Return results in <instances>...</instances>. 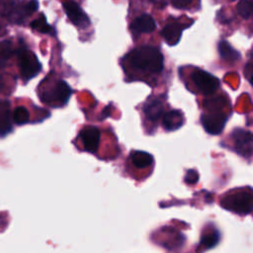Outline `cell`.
<instances>
[{
  "label": "cell",
  "mask_w": 253,
  "mask_h": 253,
  "mask_svg": "<svg viewBox=\"0 0 253 253\" xmlns=\"http://www.w3.org/2000/svg\"><path fill=\"white\" fill-rule=\"evenodd\" d=\"M25 7H26V10H27V13L30 15V14H32V13H34L35 11L38 10L39 3H38L37 0H31V1H29V2L25 5Z\"/></svg>",
  "instance_id": "603a6c76"
},
{
  "label": "cell",
  "mask_w": 253,
  "mask_h": 253,
  "mask_svg": "<svg viewBox=\"0 0 253 253\" xmlns=\"http://www.w3.org/2000/svg\"><path fill=\"white\" fill-rule=\"evenodd\" d=\"M129 64L144 74H158L164 67V57L159 48L151 45L139 46L128 54Z\"/></svg>",
  "instance_id": "6da1fadb"
},
{
  "label": "cell",
  "mask_w": 253,
  "mask_h": 253,
  "mask_svg": "<svg viewBox=\"0 0 253 253\" xmlns=\"http://www.w3.org/2000/svg\"><path fill=\"white\" fill-rule=\"evenodd\" d=\"M184 115L180 110H171L164 114L162 126L167 131L179 129L184 125Z\"/></svg>",
  "instance_id": "8fae6325"
},
{
  "label": "cell",
  "mask_w": 253,
  "mask_h": 253,
  "mask_svg": "<svg viewBox=\"0 0 253 253\" xmlns=\"http://www.w3.org/2000/svg\"><path fill=\"white\" fill-rule=\"evenodd\" d=\"M78 137L81 140L85 151L95 153L98 150L101 139V131L98 127L93 126H85L79 131Z\"/></svg>",
  "instance_id": "ba28073f"
},
{
  "label": "cell",
  "mask_w": 253,
  "mask_h": 253,
  "mask_svg": "<svg viewBox=\"0 0 253 253\" xmlns=\"http://www.w3.org/2000/svg\"><path fill=\"white\" fill-rule=\"evenodd\" d=\"M12 119H13V122L15 124L24 125V124H27L30 121V113L25 107L20 106V107H17L14 110L13 115H12Z\"/></svg>",
  "instance_id": "ac0fdd59"
},
{
  "label": "cell",
  "mask_w": 253,
  "mask_h": 253,
  "mask_svg": "<svg viewBox=\"0 0 253 253\" xmlns=\"http://www.w3.org/2000/svg\"><path fill=\"white\" fill-rule=\"evenodd\" d=\"M234 151L244 157H250L252 153V133L249 130L236 127L231 132Z\"/></svg>",
  "instance_id": "52a82bcc"
},
{
  "label": "cell",
  "mask_w": 253,
  "mask_h": 253,
  "mask_svg": "<svg viewBox=\"0 0 253 253\" xmlns=\"http://www.w3.org/2000/svg\"><path fill=\"white\" fill-rule=\"evenodd\" d=\"M190 76L195 87L203 95L213 94L220 85L217 77L201 68H195Z\"/></svg>",
  "instance_id": "3957f363"
},
{
  "label": "cell",
  "mask_w": 253,
  "mask_h": 253,
  "mask_svg": "<svg viewBox=\"0 0 253 253\" xmlns=\"http://www.w3.org/2000/svg\"><path fill=\"white\" fill-rule=\"evenodd\" d=\"M31 27L34 30H36L40 33H42V34H50L52 31V28L47 24L45 17L43 15H41L38 19L34 20L31 23Z\"/></svg>",
  "instance_id": "ffe728a7"
},
{
  "label": "cell",
  "mask_w": 253,
  "mask_h": 253,
  "mask_svg": "<svg viewBox=\"0 0 253 253\" xmlns=\"http://www.w3.org/2000/svg\"><path fill=\"white\" fill-rule=\"evenodd\" d=\"M11 130L10 104L8 101L0 100V135H6Z\"/></svg>",
  "instance_id": "5bb4252c"
},
{
  "label": "cell",
  "mask_w": 253,
  "mask_h": 253,
  "mask_svg": "<svg viewBox=\"0 0 253 253\" xmlns=\"http://www.w3.org/2000/svg\"><path fill=\"white\" fill-rule=\"evenodd\" d=\"M215 112L209 111V113H204L201 116V124L204 129L210 134L217 135L219 134L227 122V115L214 110Z\"/></svg>",
  "instance_id": "8992f818"
},
{
  "label": "cell",
  "mask_w": 253,
  "mask_h": 253,
  "mask_svg": "<svg viewBox=\"0 0 253 253\" xmlns=\"http://www.w3.org/2000/svg\"><path fill=\"white\" fill-rule=\"evenodd\" d=\"M13 53L12 43L9 41L0 42V68H3Z\"/></svg>",
  "instance_id": "d6986e66"
},
{
  "label": "cell",
  "mask_w": 253,
  "mask_h": 253,
  "mask_svg": "<svg viewBox=\"0 0 253 253\" xmlns=\"http://www.w3.org/2000/svg\"><path fill=\"white\" fill-rule=\"evenodd\" d=\"M156 24L153 18L147 14L141 15L136 18L130 26L132 33L134 34H142V33H151L155 30Z\"/></svg>",
  "instance_id": "7c38bea8"
},
{
  "label": "cell",
  "mask_w": 253,
  "mask_h": 253,
  "mask_svg": "<svg viewBox=\"0 0 253 253\" xmlns=\"http://www.w3.org/2000/svg\"><path fill=\"white\" fill-rule=\"evenodd\" d=\"M236 10H237L238 14L242 18L248 19L251 16V13H252L251 2L249 0H241V1H239L238 4L236 5Z\"/></svg>",
  "instance_id": "44dd1931"
},
{
  "label": "cell",
  "mask_w": 253,
  "mask_h": 253,
  "mask_svg": "<svg viewBox=\"0 0 253 253\" xmlns=\"http://www.w3.org/2000/svg\"><path fill=\"white\" fill-rule=\"evenodd\" d=\"M63 8L69 20L79 28H86L89 26L90 21L88 16L84 13L81 7L74 1H66L63 3Z\"/></svg>",
  "instance_id": "9c48e42d"
},
{
  "label": "cell",
  "mask_w": 253,
  "mask_h": 253,
  "mask_svg": "<svg viewBox=\"0 0 253 253\" xmlns=\"http://www.w3.org/2000/svg\"><path fill=\"white\" fill-rule=\"evenodd\" d=\"M199 173L194 170V169H189L185 175V178H184V181L186 184L188 185H194L198 182L199 180Z\"/></svg>",
  "instance_id": "7402d4cb"
},
{
  "label": "cell",
  "mask_w": 253,
  "mask_h": 253,
  "mask_svg": "<svg viewBox=\"0 0 253 253\" xmlns=\"http://www.w3.org/2000/svg\"><path fill=\"white\" fill-rule=\"evenodd\" d=\"M220 239V234L216 229H213L211 232H208L204 235H202L200 244L205 247V249H211L214 247Z\"/></svg>",
  "instance_id": "e0dca14e"
},
{
  "label": "cell",
  "mask_w": 253,
  "mask_h": 253,
  "mask_svg": "<svg viewBox=\"0 0 253 253\" xmlns=\"http://www.w3.org/2000/svg\"><path fill=\"white\" fill-rule=\"evenodd\" d=\"M220 206L238 214H248L252 211V195L250 192L245 191L232 193L221 200Z\"/></svg>",
  "instance_id": "7a4b0ae2"
},
{
  "label": "cell",
  "mask_w": 253,
  "mask_h": 253,
  "mask_svg": "<svg viewBox=\"0 0 253 253\" xmlns=\"http://www.w3.org/2000/svg\"><path fill=\"white\" fill-rule=\"evenodd\" d=\"M19 67L22 77L29 80L40 73L42 64L33 51L22 49L19 53Z\"/></svg>",
  "instance_id": "5b68a950"
},
{
  "label": "cell",
  "mask_w": 253,
  "mask_h": 253,
  "mask_svg": "<svg viewBox=\"0 0 253 253\" xmlns=\"http://www.w3.org/2000/svg\"><path fill=\"white\" fill-rule=\"evenodd\" d=\"M194 0H173V5L177 8H186L188 7Z\"/></svg>",
  "instance_id": "cb8c5ba5"
},
{
  "label": "cell",
  "mask_w": 253,
  "mask_h": 253,
  "mask_svg": "<svg viewBox=\"0 0 253 253\" xmlns=\"http://www.w3.org/2000/svg\"><path fill=\"white\" fill-rule=\"evenodd\" d=\"M219 56L229 62H234L240 59V53L234 49L226 41H220L217 45Z\"/></svg>",
  "instance_id": "2e32d148"
},
{
  "label": "cell",
  "mask_w": 253,
  "mask_h": 253,
  "mask_svg": "<svg viewBox=\"0 0 253 253\" xmlns=\"http://www.w3.org/2000/svg\"><path fill=\"white\" fill-rule=\"evenodd\" d=\"M4 85H5V82H4V78L2 77V75H0V92L3 90V88H4Z\"/></svg>",
  "instance_id": "d4e9b609"
},
{
  "label": "cell",
  "mask_w": 253,
  "mask_h": 253,
  "mask_svg": "<svg viewBox=\"0 0 253 253\" xmlns=\"http://www.w3.org/2000/svg\"><path fill=\"white\" fill-rule=\"evenodd\" d=\"M71 94L72 90L67 82L64 80H57L50 90L43 92L41 95V99L45 104L52 106V103H55L54 107H59L68 102Z\"/></svg>",
  "instance_id": "277c9868"
},
{
  "label": "cell",
  "mask_w": 253,
  "mask_h": 253,
  "mask_svg": "<svg viewBox=\"0 0 253 253\" xmlns=\"http://www.w3.org/2000/svg\"><path fill=\"white\" fill-rule=\"evenodd\" d=\"M183 27L177 23H171L164 27L161 32V35L165 42L169 45H175L179 42L182 35Z\"/></svg>",
  "instance_id": "4fadbf2b"
},
{
  "label": "cell",
  "mask_w": 253,
  "mask_h": 253,
  "mask_svg": "<svg viewBox=\"0 0 253 253\" xmlns=\"http://www.w3.org/2000/svg\"><path fill=\"white\" fill-rule=\"evenodd\" d=\"M163 109V104L158 98L149 97L142 107V112L147 120L155 123L160 119Z\"/></svg>",
  "instance_id": "30bf717a"
},
{
  "label": "cell",
  "mask_w": 253,
  "mask_h": 253,
  "mask_svg": "<svg viewBox=\"0 0 253 253\" xmlns=\"http://www.w3.org/2000/svg\"><path fill=\"white\" fill-rule=\"evenodd\" d=\"M129 158L131 163L136 168H146L153 164V156L145 151L141 150H133L129 154Z\"/></svg>",
  "instance_id": "9a60e30c"
}]
</instances>
